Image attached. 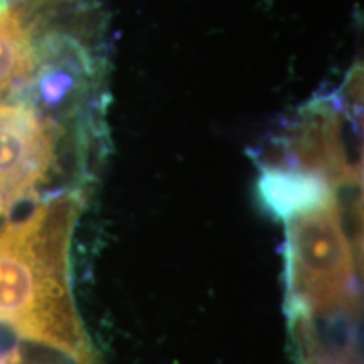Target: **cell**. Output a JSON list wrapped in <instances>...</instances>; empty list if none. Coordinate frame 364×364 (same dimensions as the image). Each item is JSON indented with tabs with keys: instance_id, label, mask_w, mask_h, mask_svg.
Wrapping results in <instances>:
<instances>
[{
	"instance_id": "1",
	"label": "cell",
	"mask_w": 364,
	"mask_h": 364,
	"mask_svg": "<svg viewBox=\"0 0 364 364\" xmlns=\"http://www.w3.org/2000/svg\"><path fill=\"white\" fill-rule=\"evenodd\" d=\"M73 236L46 208L0 226V364H100L76 306Z\"/></svg>"
},
{
	"instance_id": "2",
	"label": "cell",
	"mask_w": 364,
	"mask_h": 364,
	"mask_svg": "<svg viewBox=\"0 0 364 364\" xmlns=\"http://www.w3.org/2000/svg\"><path fill=\"white\" fill-rule=\"evenodd\" d=\"M361 186H339L322 206L285 221L287 314L361 318Z\"/></svg>"
},
{
	"instance_id": "3",
	"label": "cell",
	"mask_w": 364,
	"mask_h": 364,
	"mask_svg": "<svg viewBox=\"0 0 364 364\" xmlns=\"http://www.w3.org/2000/svg\"><path fill=\"white\" fill-rule=\"evenodd\" d=\"M61 122L24 98L0 103V218L43 201L63 166Z\"/></svg>"
},
{
	"instance_id": "4",
	"label": "cell",
	"mask_w": 364,
	"mask_h": 364,
	"mask_svg": "<svg viewBox=\"0 0 364 364\" xmlns=\"http://www.w3.org/2000/svg\"><path fill=\"white\" fill-rule=\"evenodd\" d=\"M46 4L48 0H14L0 6V103L33 78Z\"/></svg>"
},
{
	"instance_id": "5",
	"label": "cell",
	"mask_w": 364,
	"mask_h": 364,
	"mask_svg": "<svg viewBox=\"0 0 364 364\" xmlns=\"http://www.w3.org/2000/svg\"><path fill=\"white\" fill-rule=\"evenodd\" d=\"M338 188L324 177L284 167H262L258 179L263 208L284 221L326 204Z\"/></svg>"
}]
</instances>
